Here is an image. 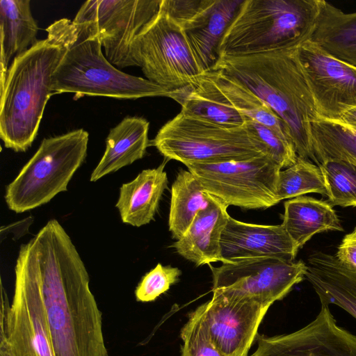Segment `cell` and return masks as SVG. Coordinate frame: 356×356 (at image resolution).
I'll return each instance as SVG.
<instances>
[{"label": "cell", "instance_id": "cell-1", "mask_svg": "<svg viewBox=\"0 0 356 356\" xmlns=\"http://www.w3.org/2000/svg\"><path fill=\"white\" fill-rule=\"evenodd\" d=\"M19 251L39 279L54 356H108L89 274L59 222L49 220Z\"/></svg>", "mask_w": 356, "mask_h": 356}, {"label": "cell", "instance_id": "cell-2", "mask_svg": "<svg viewBox=\"0 0 356 356\" xmlns=\"http://www.w3.org/2000/svg\"><path fill=\"white\" fill-rule=\"evenodd\" d=\"M296 49L220 56L211 70L238 81L262 99L287 127L298 156L318 164L311 129L319 116Z\"/></svg>", "mask_w": 356, "mask_h": 356}, {"label": "cell", "instance_id": "cell-3", "mask_svg": "<svg viewBox=\"0 0 356 356\" xmlns=\"http://www.w3.org/2000/svg\"><path fill=\"white\" fill-rule=\"evenodd\" d=\"M46 31L47 37L65 49L52 75L54 93L72 92L76 98L86 95L126 99L172 98L173 91L114 67L102 51L99 32L93 22H74L63 18Z\"/></svg>", "mask_w": 356, "mask_h": 356}, {"label": "cell", "instance_id": "cell-4", "mask_svg": "<svg viewBox=\"0 0 356 356\" xmlns=\"http://www.w3.org/2000/svg\"><path fill=\"white\" fill-rule=\"evenodd\" d=\"M65 53L64 47L47 37L15 56L0 86V136L6 148L25 152L31 146L54 94L52 75Z\"/></svg>", "mask_w": 356, "mask_h": 356}, {"label": "cell", "instance_id": "cell-5", "mask_svg": "<svg viewBox=\"0 0 356 356\" xmlns=\"http://www.w3.org/2000/svg\"><path fill=\"white\" fill-rule=\"evenodd\" d=\"M318 0H243L220 42L219 57L296 48L309 40Z\"/></svg>", "mask_w": 356, "mask_h": 356}, {"label": "cell", "instance_id": "cell-6", "mask_svg": "<svg viewBox=\"0 0 356 356\" xmlns=\"http://www.w3.org/2000/svg\"><path fill=\"white\" fill-rule=\"evenodd\" d=\"M89 134L83 129L44 138L33 156L6 188L8 207L23 213L48 203L67 185L83 163Z\"/></svg>", "mask_w": 356, "mask_h": 356}, {"label": "cell", "instance_id": "cell-7", "mask_svg": "<svg viewBox=\"0 0 356 356\" xmlns=\"http://www.w3.org/2000/svg\"><path fill=\"white\" fill-rule=\"evenodd\" d=\"M150 145L165 159L185 165L267 155L263 145L245 124L225 127L181 111L159 129Z\"/></svg>", "mask_w": 356, "mask_h": 356}, {"label": "cell", "instance_id": "cell-8", "mask_svg": "<svg viewBox=\"0 0 356 356\" xmlns=\"http://www.w3.org/2000/svg\"><path fill=\"white\" fill-rule=\"evenodd\" d=\"M131 56L147 80L169 91L193 84L204 73L181 26L161 9L134 39Z\"/></svg>", "mask_w": 356, "mask_h": 356}, {"label": "cell", "instance_id": "cell-9", "mask_svg": "<svg viewBox=\"0 0 356 356\" xmlns=\"http://www.w3.org/2000/svg\"><path fill=\"white\" fill-rule=\"evenodd\" d=\"M186 167L227 207L267 209L280 202L277 187L282 168L268 155Z\"/></svg>", "mask_w": 356, "mask_h": 356}, {"label": "cell", "instance_id": "cell-10", "mask_svg": "<svg viewBox=\"0 0 356 356\" xmlns=\"http://www.w3.org/2000/svg\"><path fill=\"white\" fill-rule=\"evenodd\" d=\"M0 327L15 356H54L38 277L19 250L12 302L1 287Z\"/></svg>", "mask_w": 356, "mask_h": 356}, {"label": "cell", "instance_id": "cell-11", "mask_svg": "<svg viewBox=\"0 0 356 356\" xmlns=\"http://www.w3.org/2000/svg\"><path fill=\"white\" fill-rule=\"evenodd\" d=\"M161 0H89L77 12L74 22H93L105 57L118 67L136 66L131 56L134 39L156 16Z\"/></svg>", "mask_w": 356, "mask_h": 356}, {"label": "cell", "instance_id": "cell-12", "mask_svg": "<svg viewBox=\"0 0 356 356\" xmlns=\"http://www.w3.org/2000/svg\"><path fill=\"white\" fill-rule=\"evenodd\" d=\"M212 290L229 291L270 307L305 278L307 264L260 258L211 266Z\"/></svg>", "mask_w": 356, "mask_h": 356}, {"label": "cell", "instance_id": "cell-13", "mask_svg": "<svg viewBox=\"0 0 356 356\" xmlns=\"http://www.w3.org/2000/svg\"><path fill=\"white\" fill-rule=\"evenodd\" d=\"M210 300L195 309L223 356H248L269 306L252 298L212 290Z\"/></svg>", "mask_w": 356, "mask_h": 356}, {"label": "cell", "instance_id": "cell-14", "mask_svg": "<svg viewBox=\"0 0 356 356\" xmlns=\"http://www.w3.org/2000/svg\"><path fill=\"white\" fill-rule=\"evenodd\" d=\"M296 58L319 118L340 121L356 107V67L330 56L307 40L296 49Z\"/></svg>", "mask_w": 356, "mask_h": 356}, {"label": "cell", "instance_id": "cell-15", "mask_svg": "<svg viewBox=\"0 0 356 356\" xmlns=\"http://www.w3.org/2000/svg\"><path fill=\"white\" fill-rule=\"evenodd\" d=\"M243 0H161L160 9L182 29L204 72L219 58L220 42Z\"/></svg>", "mask_w": 356, "mask_h": 356}, {"label": "cell", "instance_id": "cell-16", "mask_svg": "<svg viewBox=\"0 0 356 356\" xmlns=\"http://www.w3.org/2000/svg\"><path fill=\"white\" fill-rule=\"evenodd\" d=\"M257 339L252 356H356V335L338 325L325 305L314 321L297 331Z\"/></svg>", "mask_w": 356, "mask_h": 356}, {"label": "cell", "instance_id": "cell-17", "mask_svg": "<svg viewBox=\"0 0 356 356\" xmlns=\"http://www.w3.org/2000/svg\"><path fill=\"white\" fill-rule=\"evenodd\" d=\"M220 246L225 264L260 258L293 261L298 250L282 224L247 223L230 216L221 236Z\"/></svg>", "mask_w": 356, "mask_h": 356}, {"label": "cell", "instance_id": "cell-18", "mask_svg": "<svg viewBox=\"0 0 356 356\" xmlns=\"http://www.w3.org/2000/svg\"><path fill=\"white\" fill-rule=\"evenodd\" d=\"M227 206L213 196L209 204L200 210L184 235L172 245L177 253L197 266L220 261V239L229 215Z\"/></svg>", "mask_w": 356, "mask_h": 356}, {"label": "cell", "instance_id": "cell-19", "mask_svg": "<svg viewBox=\"0 0 356 356\" xmlns=\"http://www.w3.org/2000/svg\"><path fill=\"white\" fill-rule=\"evenodd\" d=\"M305 278L318 296L321 305H334L356 319V271L335 257L323 252L311 254Z\"/></svg>", "mask_w": 356, "mask_h": 356}, {"label": "cell", "instance_id": "cell-20", "mask_svg": "<svg viewBox=\"0 0 356 356\" xmlns=\"http://www.w3.org/2000/svg\"><path fill=\"white\" fill-rule=\"evenodd\" d=\"M149 122L142 117H125L112 128L106 139L104 153L91 173L90 181L102 177L141 159L150 145Z\"/></svg>", "mask_w": 356, "mask_h": 356}, {"label": "cell", "instance_id": "cell-21", "mask_svg": "<svg viewBox=\"0 0 356 356\" xmlns=\"http://www.w3.org/2000/svg\"><path fill=\"white\" fill-rule=\"evenodd\" d=\"M165 163L141 171L132 181L123 184L115 207L122 222L141 227L154 220L161 196L167 188Z\"/></svg>", "mask_w": 356, "mask_h": 356}, {"label": "cell", "instance_id": "cell-22", "mask_svg": "<svg viewBox=\"0 0 356 356\" xmlns=\"http://www.w3.org/2000/svg\"><path fill=\"white\" fill-rule=\"evenodd\" d=\"M171 99L181 106V112L219 126L241 127L247 121L225 100L204 73L193 84L173 90Z\"/></svg>", "mask_w": 356, "mask_h": 356}, {"label": "cell", "instance_id": "cell-23", "mask_svg": "<svg viewBox=\"0 0 356 356\" xmlns=\"http://www.w3.org/2000/svg\"><path fill=\"white\" fill-rule=\"evenodd\" d=\"M324 51L356 67V12L346 13L324 0L309 40Z\"/></svg>", "mask_w": 356, "mask_h": 356}, {"label": "cell", "instance_id": "cell-24", "mask_svg": "<svg viewBox=\"0 0 356 356\" xmlns=\"http://www.w3.org/2000/svg\"><path fill=\"white\" fill-rule=\"evenodd\" d=\"M38 31L29 0L0 1V86L5 82L13 56L23 54L38 41Z\"/></svg>", "mask_w": 356, "mask_h": 356}, {"label": "cell", "instance_id": "cell-25", "mask_svg": "<svg viewBox=\"0 0 356 356\" xmlns=\"http://www.w3.org/2000/svg\"><path fill=\"white\" fill-rule=\"evenodd\" d=\"M282 225L298 249L317 233L343 230L331 205L326 201L305 196L284 202Z\"/></svg>", "mask_w": 356, "mask_h": 356}, {"label": "cell", "instance_id": "cell-26", "mask_svg": "<svg viewBox=\"0 0 356 356\" xmlns=\"http://www.w3.org/2000/svg\"><path fill=\"white\" fill-rule=\"evenodd\" d=\"M204 74L225 100L246 118L268 127L293 143L289 129L282 120L248 88L216 70H210Z\"/></svg>", "mask_w": 356, "mask_h": 356}, {"label": "cell", "instance_id": "cell-27", "mask_svg": "<svg viewBox=\"0 0 356 356\" xmlns=\"http://www.w3.org/2000/svg\"><path fill=\"white\" fill-rule=\"evenodd\" d=\"M213 195L188 170H180L172 184L168 218L172 238L179 240L189 228L197 213L207 207Z\"/></svg>", "mask_w": 356, "mask_h": 356}, {"label": "cell", "instance_id": "cell-28", "mask_svg": "<svg viewBox=\"0 0 356 356\" xmlns=\"http://www.w3.org/2000/svg\"><path fill=\"white\" fill-rule=\"evenodd\" d=\"M311 131L318 164L327 159L356 164V129L340 121L318 118L312 123Z\"/></svg>", "mask_w": 356, "mask_h": 356}, {"label": "cell", "instance_id": "cell-29", "mask_svg": "<svg viewBox=\"0 0 356 356\" xmlns=\"http://www.w3.org/2000/svg\"><path fill=\"white\" fill-rule=\"evenodd\" d=\"M309 193L327 196L324 178L318 165L298 156L294 164L279 173L277 198L280 202Z\"/></svg>", "mask_w": 356, "mask_h": 356}, {"label": "cell", "instance_id": "cell-30", "mask_svg": "<svg viewBox=\"0 0 356 356\" xmlns=\"http://www.w3.org/2000/svg\"><path fill=\"white\" fill-rule=\"evenodd\" d=\"M327 191L326 202L333 206L356 207V164L327 159L317 165Z\"/></svg>", "mask_w": 356, "mask_h": 356}, {"label": "cell", "instance_id": "cell-31", "mask_svg": "<svg viewBox=\"0 0 356 356\" xmlns=\"http://www.w3.org/2000/svg\"><path fill=\"white\" fill-rule=\"evenodd\" d=\"M180 336L183 341L181 356H223L212 341L195 309L188 314Z\"/></svg>", "mask_w": 356, "mask_h": 356}, {"label": "cell", "instance_id": "cell-32", "mask_svg": "<svg viewBox=\"0 0 356 356\" xmlns=\"http://www.w3.org/2000/svg\"><path fill=\"white\" fill-rule=\"evenodd\" d=\"M245 125L263 145L267 155L282 169L289 168L296 163L298 156L291 141L252 120L247 118Z\"/></svg>", "mask_w": 356, "mask_h": 356}, {"label": "cell", "instance_id": "cell-33", "mask_svg": "<svg viewBox=\"0 0 356 356\" xmlns=\"http://www.w3.org/2000/svg\"><path fill=\"white\" fill-rule=\"evenodd\" d=\"M181 274L178 268L159 263L138 283L135 290L136 300L141 302L155 300L179 280Z\"/></svg>", "mask_w": 356, "mask_h": 356}, {"label": "cell", "instance_id": "cell-34", "mask_svg": "<svg viewBox=\"0 0 356 356\" xmlns=\"http://www.w3.org/2000/svg\"><path fill=\"white\" fill-rule=\"evenodd\" d=\"M335 257L346 268L356 271V242L342 241Z\"/></svg>", "mask_w": 356, "mask_h": 356}, {"label": "cell", "instance_id": "cell-35", "mask_svg": "<svg viewBox=\"0 0 356 356\" xmlns=\"http://www.w3.org/2000/svg\"><path fill=\"white\" fill-rule=\"evenodd\" d=\"M0 356H15L6 333L0 332Z\"/></svg>", "mask_w": 356, "mask_h": 356}, {"label": "cell", "instance_id": "cell-36", "mask_svg": "<svg viewBox=\"0 0 356 356\" xmlns=\"http://www.w3.org/2000/svg\"><path fill=\"white\" fill-rule=\"evenodd\" d=\"M340 122L356 129V107H353L346 111L341 116Z\"/></svg>", "mask_w": 356, "mask_h": 356}, {"label": "cell", "instance_id": "cell-37", "mask_svg": "<svg viewBox=\"0 0 356 356\" xmlns=\"http://www.w3.org/2000/svg\"><path fill=\"white\" fill-rule=\"evenodd\" d=\"M342 241L356 242V235H353L351 233L346 235Z\"/></svg>", "mask_w": 356, "mask_h": 356}, {"label": "cell", "instance_id": "cell-38", "mask_svg": "<svg viewBox=\"0 0 356 356\" xmlns=\"http://www.w3.org/2000/svg\"><path fill=\"white\" fill-rule=\"evenodd\" d=\"M351 234H353V235H356V227H355V228L354 229L353 232Z\"/></svg>", "mask_w": 356, "mask_h": 356}]
</instances>
